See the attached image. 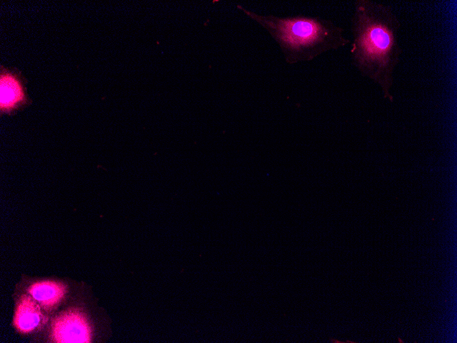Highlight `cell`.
<instances>
[{
	"label": "cell",
	"mask_w": 457,
	"mask_h": 343,
	"mask_svg": "<svg viewBox=\"0 0 457 343\" xmlns=\"http://www.w3.org/2000/svg\"><path fill=\"white\" fill-rule=\"evenodd\" d=\"M400 29V20L389 5L371 0L355 1L350 19L352 63L391 102L395 71L402 53Z\"/></svg>",
	"instance_id": "1"
},
{
	"label": "cell",
	"mask_w": 457,
	"mask_h": 343,
	"mask_svg": "<svg viewBox=\"0 0 457 343\" xmlns=\"http://www.w3.org/2000/svg\"><path fill=\"white\" fill-rule=\"evenodd\" d=\"M237 8L267 31L289 64L311 61L350 43L345 29L328 18L304 15H263L241 5Z\"/></svg>",
	"instance_id": "2"
},
{
	"label": "cell",
	"mask_w": 457,
	"mask_h": 343,
	"mask_svg": "<svg viewBox=\"0 0 457 343\" xmlns=\"http://www.w3.org/2000/svg\"><path fill=\"white\" fill-rule=\"evenodd\" d=\"M92 336L87 315L78 308L61 312L52 320L50 338L58 343H88Z\"/></svg>",
	"instance_id": "3"
},
{
	"label": "cell",
	"mask_w": 457,
	"mask_h": 343,
	"mask_svg": "<svg viewBox=\"0 0 457 343\" xmlns=\"http://www.w3.org/2000/svg\"><path fill=\"white\" fill-rule=\"evenodd\" d=\"M29 99L21 74L1 66L0 72V111L10 114L27 104Z\"/></svg>",
	"instance_id": "4"
},
{
	"label": "cell",
	"mask_w": 457,
	"mask_h": 343,
	"mask_svg": "<svg viewBox=\"0 0 457 343\" xmlns=\"http://www.w3.org/2000/svg\"><path fill=\"white\" fill-rule=\"evenodd\" d=\"M49 320L46 312L27 292L18 299L13 323L17 331L23 334L41 329Z\"/></svg>",
	"instance_id": "5"
},
{
	"label": "cell",
	"mask_w": 457,
	"mask_h": 343,
	"mask_svg": "<svg viewBox=\"0 0 457 343\" xmlns=\"http://www.w3.org/2000/svg\"><path fill=\"white\" fill-rule=\"evenodd\" d=\"M68 292V286L63 282L45 280L31 284L29 294L46 312L55 310L64 301Z\"/></svg>",
	"instance_id": "6"
}]
</instances>
